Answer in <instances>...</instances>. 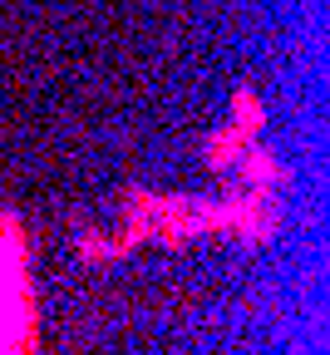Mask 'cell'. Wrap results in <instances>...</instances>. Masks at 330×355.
<instances>
[{
    "label": "cell",
    "mask_w": 330,
    "mask_h": 355,
    "mask_svg": "<svg viewBox=\"0 0 330 355\" xmlns=\"http://www.w3.org/2000/svg\"><path fill=\"white\" fill-rule=\"evenodd\" d=\"M0 311L20 321V252L6 227H0Z\"/></svg>",
    "instance_id": "1"
}]
</instances>
